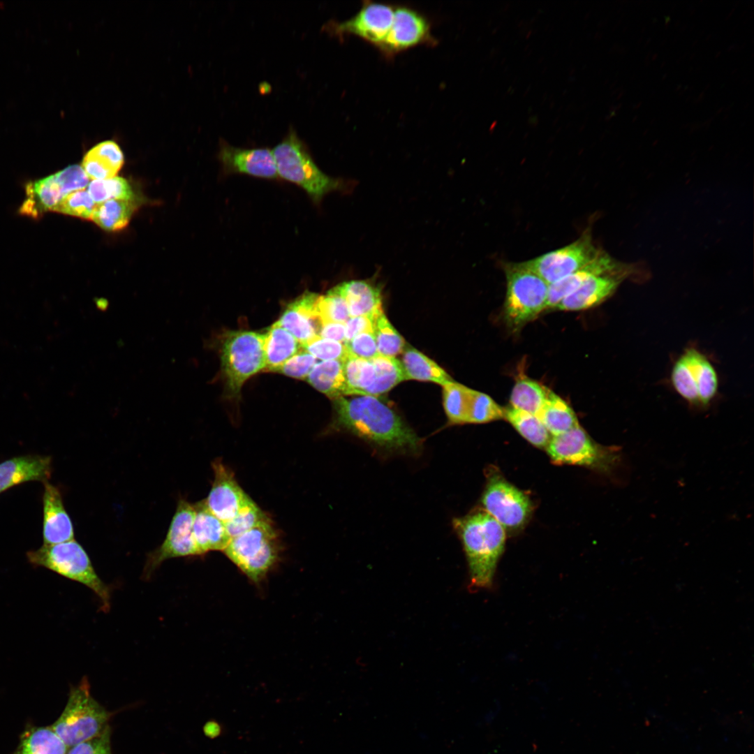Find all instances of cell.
<instances>
[{
	"mask_svg": "<svg viewBox=\"0 0 754 754\" xmlns=\"http://www.w3.org/2000/svg\"><path fill=\"white\" fill-rule=\"evenodd\" d=\"M110 734L108 725L101 734L72 746L66 754H112Z\"/></svg>",
	"mask_w": 754,
	"mask_h": 754,
	"instance_id": "48",
	"label": "cell"
},
{
	"mask_svg": "<svg viewBox=\"0 0 754 754\" xmlns=\"http://www.w3.org/2000/svg\"><path fill=\"white\" fill-rule=\"evenodd\" d=\"M316 363V358L302 348L295 355L273 371L294 378L305 380Z\"/></svg>",
	"mask_w": 754,
	"mask_h": 754,
	"instance_id": "45",
	"label": "cell"
},
{
	"mask_svg": "<svg viewBox=\"0 0 754 754\" xmlns=\"http://www.w3.org/2000/svg\"><path fill=\"white\" fill-rule=\"evenodd\" d=\"M305 380L332 400L345 396L346 385L343 361L317 362Z\"/></svg>",
	"mask_w": 754,
	"mask_h": 754,
	"instance_id": "29",
	"label": "cell"
},
{
	"mask_svg": "<svg viewBox=\"0 0 754 754\" xmlns=\"http://www.w3.org/2000/svg\"><path fill=\"white\" fill-rule=\"evenodd\" d=\"M43 494V540L54 545L74 539V528L59 488L45 482Z\"/></svg>",
	"mask_w": 754,
	"mask_h": 754,
	"instance_id": "19",
	"label": "cell"
},
{
	"mask_svg": "<svg viewBox=\"0 0 754 754\" xmlns=\"http://www.w3.org/2000/svg\"><path fill=\"white\" fill-rule=\"evenodd\" d=\"M537 417L552 436L560 435L579 425L571 407L549 390L544 406Z\"/></svg>",
	"mask_w": 754,
	"mask_h": 754,
	"instance_id": "30",
	"label": "cell"
},
{
	"mask_svg": "<svg viewBox=\"0 0 754 754\" xmlns=\"http://www.w3.org/2000/svg\"><path fill=\"white\" fill-rule=\"evenodd\" d=\"M434 43L426 17L412 8L395 6L392 27L379 50L387 57H392L420 45Z\"/></svg>",
	"mask_w": 754,
	"mask_h": 754,
	"instance_id": "14",
	"label": "cell"
},
{
	"mask_svg": "<svg viewBox=\"0 0 754 754\" xmlns=\"http://www.w3.org/2000/svg\"><path fill=\"white\" fill-rule=\"evenodd\" d=\"M96 204L87 191L80 190L66 195L54 207V212L91 219Z\"/></svg>",
	"mask_w": 754,
	"mask_h": 754,
	"instance_id": "43",
	"label": "cell"
},
{
	"mask_svg": "<svg viewBox=\"0 0 754 754\" xmlns=\"http://www.w3.org/2000/svg\"><path fill=\"white\" fill-rule=\"evenodd\" d=\"M401 364L406 380L429 381L445 385L454 381L437 363L411 346H405Z\"/></svg>",
	"mask_w": 754,
	"mask_h": 754,
	"instance_id": "27",
	"label": "cell"
},
{
	"mask_svg": "<svg viewBox=\"0 0 754 754\" xmlns=\"http://www.w3.org/2000/svg\"><path fill=\"white\" fill-rule=\"evenodd\" d=\"M345 299L350 317L371 316L382 307L380 288L369 280H351L334 286Z\"/></svg>",
	"mask_w": 754,
	"mask_h": 754,
	"instance_id": "24",
	"label": "cell"
},
{
	"mask_svg": "<svg viewBox=\"0 0 754 754\" xmlns=\"http://www.w3.org/2000/svg\"><path fill=\"white\" fill-rule=\"evenodd\" d=\"M265 334L254 331L228 332L221 346V369L232 396L239 395L244 383L265 368Z\"/></svg>",
	"mask_w": 754,
	"mask_h": 754,
	"instance_id": "7",
	"label": "cell"
},
{
	"mask_svg": "<svg viewBox=\"0 0 754 754\" xmlns=\"http://www.w3.org/2000/svg\"><path fill=\"white\" fill-rule=\"evenodd\" d=\"M546 450L556 463L583 466L607 474L613 472L621 461L619 447L597 443L579 424L552 436Z\"/></svg>",
	"mask_w": 754,
	"mask_h": 754,
	"instance_id": "8",
	"label": "cell"
},
{
	"mask_svg": "<svg viewBox=\"0 0 754 754\" xmlns=\"http://www.w3.org/2000/svg\"><path fill=\"white\" fill-rule=\"evenodd\" d=\"M194 507L193 533L200 554L209 551H224L231 540L225 523L207 508L204 501L194 504Z\"/></svg>",
	"mask_w": 754,
	"mask_h": 754,
	"instance_id": "22",
	"label": "cell"
},
{
	"mask_svg": "<svg viewBox=\"0 0 754 754\" xmlns=\"http://www.w3.org/2000/svg\"><path fill=\"white\" fill-rule=\"evenodd\" d=\"M689 367L691 380L699 399V407H707L716 397L718 388L716 371L702 352L690 347L682 353Z\"/></svg>",
	"mask_w": 754,
	"mask_h": 754,
	"instance_id": "25",
	"label": "cell"
},
{
	"mask_svg": "<svg viewBox=\"0 0 754 754\" xmlns=\"http://www.w3.org/2000/svg\"><path fill=\"white\" fill-rule=\"evenodd\" d=\"M27 560L34 567L47 568L87 586L98 597L101 609H110V588L96 572L82 546L74 539L54 545H43L28 551Z\"/></svg>",
	"mask_w": 754,
	"mask_h": 754,
	"instance_id": "4",
	"label": "cell"
},
{
	"mask_svg": "<svg viewBox=\"0 0 754 754\" xmlns=\"http://www.w3.org/2000/svg\"><path fill=\"white\" fill-rule=\"evenodd\" d=\"M110 716L111 713L91 696L89 683L84 677L71 688L64 710L50 727L68 747H72L101 734Z\"/></svg>",
	"mask_w": 754,
	"mask_h": 754,
	"instance_id": "6",
	"label": "cell"
},
{
	"mask_svg": "<svg viewBox=\"0 0 754 754\" xmlns=\"http://www.w3.org/2000/svg\"><path fill=\"white\" fill-rule=\"evenodd\" d=\"M622 263L602 249L587 265L549 285L546 309H554L564 297L575 291L591 276L616 269Z\"/></svg>",
	"mask_w": 754,
	"mask_h": 754,
	"instance_id": "21",
	"label": "cell"
},
{
	"mask_svg": "<svg viewBox=\"0 0 754 754\" xmlns=\"http://www.w3.org/2000/svg\"><path fill=\"white\" fill-rule=\"evenodd\" d=\"M135 207L134 200H109L97 203L91 220L105 230H119L128 224Z\"/></svg>",
	"mask_w": 754,
	"mask_h": 754,
	"instance_id": "34",
	"label": "cell"
},
{
	"mask_svg": "<svg viewBox=\"0 0 754 754\" xmlns=\"http://www.w3.org/2000/svg\"><path fill=\"white\" fill-rule=\"evenodd\" d=\"M601 250L595 244L591 229H586L571 244L524 263L549 285L587 265Z\"/></svg>",
	"mask_w": 754,
	"mask_h": 754,
	"instance_id": "10",
	"label": "cell"
},
{
	"mask_svg": "<svg viewBox=\"0 0 754 754\" xmlns=\"http://www.w3.org/2000/svg\"><path fill=\"white\" fill-rule=\"evenodd\" d=\"M27 198L20 209L21 214L37 218L54 207L65 197L53 175L29 182L26 186Z\"/></svg>",
	"mask_w": 754,
	"mask_h": 754,
	"instance_id": "26",
	"label": "cell"
},
{
	"mask_svg": "<svg viewBox=\"0 0 754 754\" xmlns=\"http://www.w3.org/2000/svg\"><path fill=\"white\" fill-rule=\"evenodd\" d=\"M319 337L339 342L345 341V323L326 322L321 324Z\"/></svg>",
	"mask_w": 754,
	"mask_h": 754,
	"instance_id": "50",
	"label": "cell"
},
{
	"mask_svg": "<svg viewBox=\"0 0 754 754\" xmlns=\"http://www.w3.org/2000/svg\"><path fill=\"white\" fill-rule=\"evenodd\" d=\"M469 390L455 381L443 385L444 409L451 424H466Z\"/></svg>",
	"mask_w": 754,
	"mask_h": 754,
	"instance_id": "38",
	"label": "cell"
},
{
	"mask_svg": "<svg viewBox=\"0 0 754 754\" xmlns=\"http://www.w3.org/2000/svg\"><path fill=\"white\" fill-rule=\"evenodd\" d=\"M87 192L97 203L109 200H134L135 195L128 181L114 177L107 179H94L89 183Z\"/></svg>",
	"mask_w": 754,
	"mask_h": 754,
	"instance_id": "39",
	"label": "cell"
},
{
	"mask_svg": "<svg viewBox=\"0 0 754 754\" xmlns=\"http://www.w3.org/2000/svg\"><path fill=\"white\" fill-rule=\"evenodd\" d=\"M52 471L50 456L26 454L8 459L0 463V494L24 482H47Z\"/></svg>",
	"mask_w": 754,
	"mask_h": 754,
	"instance_id": "20",
	"label": "cell"
},
{
	"mask_svg": "<svg viewBox=\"0 0 754 754\" xmlns=\"http://www.w3.org/2000/svg\"><path fill=\"white\" fill-rule=\"evenodd\" d=\"M212 467L214 479L204 503L214 515L226 523L232 519L251 498L221 461L216 460Z\"/></svg>",
	"mask_w": 754,
	"mask_h": 754,
	"instance_id": "17",
	"label": "cell"
},
{
	"mask_svg": "<svg viewBox=\"0 0 754 754\" xmlns=\"http://www.w3.org/2000/svg\"><path fill=\"white\" fill-rule=\"evenodd\" d=\"M224 552L251 581H261L279 556L277 535L269 518L232 538Z\"/></svg>",
	"mask_w": 754,
	"mask_h": 754,
	"instance_id": "9",
	"label": "cell"
},
{
	"mask_svg": "<svg viewBox=\"0 0 754 754\" xmlns=\"http://www.w3.org/2000/svg\"><path fill=\"white\" fill-rule=\"evenodd\" d=\"M265 334V371H273L302 348L289 332L274 323Z\"/></svg>",
	"mask_w": 754,
	"mask_h": 754,
	"instance_id": "28",
	"label": "cell"
},
{
	"mask_svg": "<svg viewBox=\"0 0 754 754\" xmlns=\"http://www.w3.org/2000/svg\"><path fill=\"white\" fill-rule=\"evenodd\" d=\"M373 333L380 355L395 357L403 352L406 345L404 339L388 320L382 307L373 315Z\"/></svg>",
	"mask_w": 754,
	"mask_h": 754,
	"instance_id": "37",
	"label": "cell"
},
{
	"mask_svg": "<svg viewBox=\"0 0 754 754\" xmlns=\"http://www.w3.org/2000/svg\"><path fill=\"white\" fill-rule=\"evenodd\" d=\"M334 427L378 448L417 453L422 441L400 416L376 397L356 395L333 399Z\"/></svg>",
	"mask_w": 754,
	"mask_h": 754,
	"instance_id": "1",
	"label": "cell"
},
{
	"mask_svg": "<svg viewBox=\"0 0 754 754\" xmlns=\"http://www.w3.org/2000/svg\"><path fill=\"white\" fill-rule=\"evenodd\" d=\"M343 343L350 356L371 360L380 355L373 332L361 333Z\"/></svg>",
	"mask_w": 754,
	"mask_h": 754,
	"instance_id": "47",
	"label": "cell"
},
{
	"mask_svg": "<svg viewBox=\"0 0 754 754\" xmlns=\"http://www.w3.org/2000/svg\"><path fill=\"white\" fill-rule=\"evenodd\" d=\"M376 371V378L362 395L378 397L406 380L400 360L378 355L371 360Z\"/></svg>",
	"mask_w": 754,
	"mask_h": 754,
	"instance_id": "35",
	"label": "cell"
},
{
	"mask_svg": "<svg viewBox=\"0 0 754 754\" xmlns=\"http://www.w3.org/2000/svg\"><path fill=\"white\" fill-rule=\"evenodd\" d=\"M319 294L305 291L290 302L276 323L304 344L318 335L321 323L316 304Z\"/></svg>",
	"mask_w": 754,
	"mask_h": 754,
	"instance_id": "18",
	"label": "cell"
},
{
	"mask_svg": "<svg viewBox=\"0 0 754 754\" xmlns=\"http://www.w3.org/2000/svg\"><path fill=\"white\" fill-rule=\"evenodd\" d=\"M466 554L471 591L490 589L505 542V528L486 512L454 520Z\"/></svg>",
	"mask_w": 754,
	"mask_h": 754,
	"instance_id": "2",
	"label": "cell"
},
{
	"mask_svg": "<svg viewBox=\"0 0 754 754\" xmlns=\"http://www.w3.org/2000/svg\"><path fill=\"white\" fill-rule=\"evenodd\" d=\"M482 502L486 512L504 528H519L531 510L528 497L498 474L490 476Z\"/></svg>",
	"mask_w": 754,
	"mask_h": 754,
	"instance_id": "13",
	"label": "cell"
},
{
	"mask_svg": "<svg viewBox=\"0 0 754 754\" xmlns=\"http://www.w3.org/2000/svg\"><path fill=\"white\" fill-rule=\"evenodd\" d=\"M364 332H373V316H360L350 317L345 323V341Z\"/></svg>",
	"mask_w": 754,
	"mask_h": 754,
	"instance_id": "49",
	"label": "cell"
},
{
	"mask_svg": "<svg viewBox=\"0 0 754 754\" xmlns=\"http://www.w3.org/2000/svg\"><path fill=\"white\" fill-rule=\"evenodd\" d=\"M549 391L547 387L526 376H519L510 394V406L537 416Z\"/></svg>",
	"mask_w": 754,
	"mask_h": 754,
	"instance_id": "32",
	"label": "cell"
},
{
	"mask_svg": "<svg viewBox=\"0 0 754 754\" xmlns=\"http://www.w3.org/2000/svg\"><path fill=\"white\" fill-rule=\"evenodd\" d=\"M272 153L279 178L302 188L315 204L330 193L347 191L351 184L323 172L292 127Z\"/></svg>",
	"mask_w": 754,
	"mask_h": 754,
	"instance_id": "3",
	"label": "cell"
},
{
	"mask_svg": "<svg viewBox=\"0 0 754 754\" xmlns=\"http://www.w3.org/2000/svg\"><path fill=\"white\" fill-rule=\"evenodd\" d=\"M267 518L260 508L250 499L232 519L225 523V526L229 537L232 539L253 528Z\"/></svg>",
	"mask_w": 754,
	"mask_h": 754,
	"instance_id": "42",
	"label": "cell"
},
{
	"mask_svg": "<svg viewBox=\"0 0 754 754\" xmlns=\"http://www.w3.org/2000/svg\"><path fill=\"white\" fill-rule=\"evenodd\" d=\"M631 265L622 263L619 267L595 274L575 291L564 297L555 309L579 311L595 307L611 297L620 285L633 273Z\"/></svg>",
	"mask_w": 754,
	"mask_h": 754,
	"instance_id": "15",
	"label": "cell"
},
{
	"mask_svg": "<svg viewBox=\"0 0 754 754\" xmlns=\"http://www.w3.org/2000/svg\"><path fill=\"white\" fill-rule=\"evenodd\" d=\"M395 6L365 1L357 13L343 22L330 21L323 26L327 33L339 36H355L378 50L390 32Z\"/></svg>",
	"mask_w": 754,
	"mask_h": 754,
	"instance_id": "12",
	"label": "cell"
},
{
	"mask_svg": "<svg viewBox=\"0 0 754 754\" xmlns=\"http://www.w3.org/2000/svg\"><path fill=\"white\" fill-rule=\"evenodd\" d=\"M506 295L503 318L516 331L546 310L549 284L524 262L503 263Z\"/></svg>",
	"mask_w": 754,
	"mask_h": 754,
	"instance_id": "5",
	"label": "cell"
},
{
	"mask_svg": "<svg viewBox=\"0 0 754 754\" xmlns=\"http://www.w3.org/2000/svg\"><path fill=\"white\" fill-rule=\"evenodd\" d=\"M302 348L323 361H344L348 357V351L343 342H339L319 336H316L306 343L302 344Z\"/></svg>",
	"mask_w": 754,
	"mask_h": 754,
	"instance_id": "44",
	"label": "cell"
},
{
	"mask_svg": "<svg viewBox=\"0 0 754 754\" xmlns=\"http://www.w3.org/2000/svg\"><path fill=\"white\" fill-rule=\"evenodd\" d=\"M343 364L346 385L345 396L362 395L376 378V371L371 360L348 355Z\"/></svg>",
	"mask_w": 754,
	"mask_h": 754,
	"instance_id": "36",
	"label": "cell"
},
{
	"mask_svg": "<svg viewBox=\"0 0 754 754\" xmlns=\"http://www.w3.org/2000/svg\"><path fill=\"white\" fill-rule=\"evenodd\" d=\"M53 175L64 196L83 190L89 183V178L79 165H70Z\"/></svg>",
	"mask_w": 754,
	"mask_h": 754,
	"instance_id": "46",
	"label": "cell"
},
{
	"mask_svg": "<svg viewBox=\"0 0 754 754\" xmlns=\"http://www.w3.org/2000/svg\"><path fill=\"white\" fill-rule=\"evenodd\" d=\"M195 515L194 504L180 498L164 541L147 555L142 573L145 579L167 559L200 555L193 533Z\"/></svg>",
	"mask_w": 754,
	"mask_h": 754,
	"instance_id": "11",
	"label": "cell"
},
{
	"mask_svg": "<svg viewBox=\"0 0 754 754\" xmlns=\"http://www.w3.org/2000/svg\"><path fill=\"white\" fill-rule=\"evenodd\" d=\"M124 156L114 140L102 141L92 147L84 156L82 168L89 178L107 179L116 177L124 165Z\"/></svg>",
	"mask_w": 754,
	"mask_h": 754,
	"instance_id": "23",
	"label": "cell"
},
{
	"mask_svg": "<svg viewBox=\"0 0 754 754\" xmlns=\"http://www.w3.org/2000/svg\"><path fill=\"white\" fill-rule=\"evenodd\" d=\"M218 158L224 174H244L255 177L279 178L272 150L234 147L221 140Z\"/></svg>",
	"mask_w": 754,
	"mask_h": 754,
	"instance_id": "16",
	"label": "cell"
},
{
	"mask_svg": "<svg viewBox=\"0 0 754 754\" xmlns=\"http://www.w3.org/2000/svg\"><path fill=\"white\" fill-rule=\"evenodd\" d=\"M503 418L532 445L546 448L552 436L536 415L508 406L503 408Z\"/></svg>",
	"mask_w": 754,
	"mask_h": 754,
	"instance_id": "33",
	"label": "cell"
},
{
	"mask_svg": "<svg viewBox=\"0 0 754 754\" xmlns=\"http://www.w3.org/2000/svg\"><path fill=\"white\" fill-rule=\"evenodd\" d=\"M316 310L321 324L326 322L345 323L350 318L346 302L335 287L326 295H319Z\"/></svg>",
	"mask_w": 754,
	"mask_h": 754,
	"instance_id": "41",
	"label": "cell"
},
{
	"mask_svg": "<svg viewBox=\"0 0 754 754\" xmlns=\"http://www.w3.org/2000/svg\"><path fill=\"white\" fill-rule=\"evenodd\" d=\"M503 418V408L489 396L470 388L466 424H481Z\"/></svg>",
	"mask_w": 754,
	"mask_h": 754,
	"instance_id": "40",
	"label": "cell"
},
{
	"mask_svg": "<svg viewBox=\"0 0 754 754\" xmlns=\"http://www.w3.org/2000/svg\"><path fill=\"white\" fill-rule=\"evenodd\" d=\"M68 746L51 727L24 732L14 754H66Z\"/></svg>",
	"mask_w": 754,
	"mask_h": 754,
	"instance_id": "31",
	"label": "cell"
}]
</instances>
